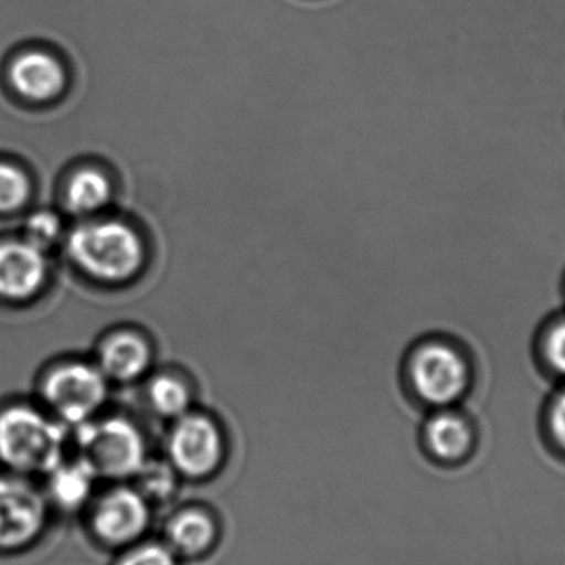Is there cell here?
Masks as SVG:
<instances>
[{"instance_id": "2", "label": "cell", "mask_w": 565, "mask_h": 565, "mask_svg": "<svg viewBox=\"0 0 565 565\" xmlns=\"http://www.w3.org/2000/svg\"><path fill=\"white\" fill-rule=\"evenodd\" d=\"M66 434L40 412L12 407L0 414V460L22 473H52L63 461Z\"/></svg>"}, {"instance_id": "20", "label": "cell", "mask_w": 565, "mask_h": 565, "mask_svg": "<svg viewBox=\"0 0 565 565\" xmlns=\"http://www.w3.org/2000/svg\"><path fill=\"white\" fill-rule=\"evenodd\" d=\"M119 565H175V561L168 547L148 544L126 554Z\"/></svg>"}, {"instance_id": "19", "label": "cell", "mask_w": 565, "mask_h": 565, "mask_svg": "<svg viewBox=\"0 0 565 565\" xmlns=\"http://www.w3.org/2000/svg\"><path fill=\"white\" fill-rule=\"evenodd\" d=\"M544 355L547 364L565 377V319L551 326L544 339Z\"/></svg>"}, {"instance_id": "11", "label": "cell", "mask_w": 565, "mask_h": 565, "mask_svg": "<svg viewBox=\"0 0 565 565\" xmlns=\"http://www.w3.org/2000/svg\"><path fill=\"white\" fill-rule=\"evenodd\" d=\"M12 85L23 98L49 102L65 88V72L53 56L30 52L13 62Z\"/></svg>"}, {"instance_id": "6", "label": "cell", "mask_w": 565, "mask_h": 565, "mask_svg": "<svg viewBox=\"0 0 565 565\" xmlns=\"http://www.w3.org/2000/svg\"><path fill=\"white\" fill-rule=\"evenodd\" d=\"M168 451L175 470L185 477H207L224 457L221 427L209 415L188 412L172 424Z\"/></svg>"}, {"instance_id": "10", "label": "cell", "mask_w": 565, "mask_h": 565, "mask_svg": "<svg viewBox=\"0 0 565 565\" xmlns=\"http://www.w3.org/2000/svg\"><path fill=\"white\" fill-rule=\"evenodd\" d=\"M45 252L29 242L0 245V296L26 299L42 288L46 275Z\"/></svg>"}, {"instance_id": "13", "label": "cell", "mask_w": 565, "mask_h": 565, "mask_svg": "<svg viewBox=\"0 0 565 565\" xmlns=\"http://www.w3.org/2000/svg\"><path fill=\"white\" fill-rule=\"evenodd\" d=\"M146 401L159 417L175 420L192 411L194 385L185 372L174 369L151 372L146 377Z\"/></svg>"}, {"instance_id": "3", "label": "cell", "mask_w": 565, "mask_h": 565, "mask_svg": "<svg viewBox=\"0 0 565 565\" xmlns=\"http://www.w3.org/2000/svg\"><path fill=\"white\" fill-rule=\"evenodd\" d=\"M405 377L415 397L431 407L448 408L467 394L471 372L455 345L425 341L408 354Z\"/></svg>"}, {"instance_id": "12", "label": "cell", "mask_w": 565, "mask_h": 565, "mask_svg": "<svg viewBox=\"0 0 565 565\" xmlns=\"http://www.w3.org/2000/svg\"><path fill=\"white\" fill-rule=\"evenodd\" d=\"M428 451L445 463L463 460L473 447V430L461 415L438 408L424 427Z\"/></svg>"}, {"instance_id": "16", "label": "cell", "mask_w": 565, "mask_h": 565, "mask_svg": "<svg viewBox=\"0 0 565 565\" xmlns=\"http://www.w3.org/2000/svg\"><path fill=\"white\" fill-rule=\"evenodd\" d=\"M168 536L175 551L195 556L214 543L215 524L207 514L185 511L169 524Z\"/></svg>"}, {"instance_id": "14", "label": "cell", "mask_w": 565, "mask_h": 565, "mask_svg": "<svg viewBox=\"0 0 565 565\" xmlns=\"http://www.w3.org/2000/svg\"><path fill=\"white\" fill-rule=\"evenodd\" d=\"M115 185L106 172L85 168L70 178L65 205L73 215H96L111 204Z\"/></svg>"}, {"instance_id": "9", "label": "cell", "mask_w": 565, "mask_h": 565, "mask_svg": "<svg viewBox=\"0 0 565 565\" xmlns=\"http://www.w3.org/2000/svg\"><path fill=\"white\" fill-rule=\"evenodd\" d=\"M149 524V508L145 498L128 488L106 494L93 514L96 536L111 546L132 543Z\"/></svg>"}, {"instance_id": "1", "label": "cell", "mask_w": 565, "mask_h": 565, "mask_svg": "<svg viewBox=\"0 0 565 565\" xmlns=\"http://www.w3.org/2000/svg\"><path fill=\"white\" fill-rule=\"evenodd\" d=\"M73 264L95 281L126 285L148 267V242L139 228L118 218L89 221L68 237Z\"/></svg>"}, {"instance_id": "4", "label": "cell", "mask_w": 565, "mask_h": 565, "mask_svg": "<svg viewBox=\"0 0 565 565\" xmlns=\"http://www.w3.org/2000/svg\"><path fill=\"white\" fill-rule=\"evenodd\" d=\"M82 458L98 477L128 478L146 467V444L141 431L126 418H108L78 425L76 434Z\"/></svg>"}, {"instance_id": "17", "label": "cell", "mask_w": 565, "mask_h": 565, "mask_svg": "<svg viewBox=\"0 0 565 565\" xmlns=\"http://www.w3.org/2000/svg\"><path fill=\"white\" fill-rule=\"evenodd\" d=\"M29 195V178L20 169L0 162V214L19 211Z\"/></svg>"}, {"instance_id": "5", "label": "cell", "mask_w": 565, "mask_h": 565, "mask_svg": "<svg viewBox=\"0 0 565 565\" xmlns=\"http://www.w3.org/2000/svg\"><path fill=\"white\" fill-rule=\"evenodd\" d=\"M109 381L98 365L70 362L46 377L43 395L65 424L78 427L105 405Z\"/></svg>"}, {"instance_id": "21", "label": "cell", "mask_w": 565, "mask_h": 565, "mask_svg": "<svg viewBox=\"0 0 565 565\" xmlns=\"http://www.w3.org/2000/svg\"><path fill=\"white\" fill-rule=\"evenodd\" d=\"M550 430L554 441L565 451V388L553 402L550 414Z\"/></svg>"}, {"instance_id": "18", "label": "cell", "mask_w": 565, "mask_h": 565, "mask_svg": "<svg viewBox=\"0 0 565 565\" xmlns=\"http://www.w3.org/2000/svg\"><path fill=\"white\" fill-rule=\"evenodd\" d=\"M62 234V222L53 212L42 211L30 215L25 224V241L39 250L45 252L58 241Z\"/></svg>"}, {"instance_id": "7", "label": "cell", "mask_w": 565, "mask_h": 565, "mask_svg": "<svg viewBox=\"0 0 565 565\" xmlns=\"http://www.w3.org/2000/svg\"><path fill=\"white\" fill-rule=\"evenodd\" d=\"M46 501L39 490L19 480L0 477V550H22L45 526Z\"/></svg>"}, {"instance_id": "8", "label": "cell", "mask_w": 565, "mask_h": 565, "mask_svg": "<svg viewBox=\"0 0 565 565\" xmlns=\"http://www.w3.org/2000/svg\"><path fill=\"white\" fill-rule=\"evenodd\" d=\"M156 349L148 332L119 328L103 339L96 365L109 382L132 384L151 374Z\"/></svg>"}, {"instance_id": "15", "label": "cell", "mask_w": 565, "mask_h": 565, "mask_svg": "<svg viewBox=\"0 0 565 565\" xmlns=\"http://www.w3.org/2000/svg\"><path fill=\"white\" fill-rule=\"evenodd\" d=\"M50 477L49 488L53 501L65 510H76L88 500L98 475L85 458L79 457L72 463L62 461Z\"/></svg>"}]
</instances>
